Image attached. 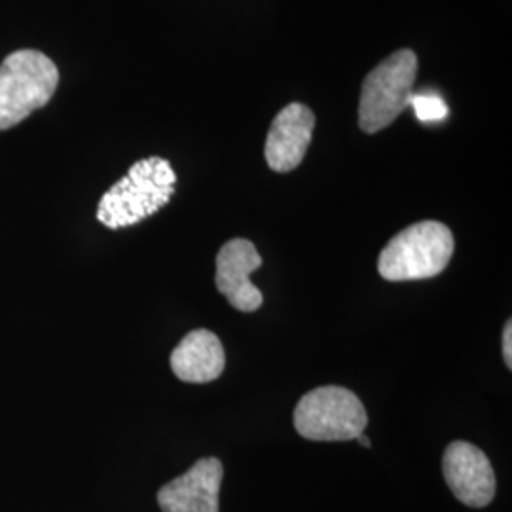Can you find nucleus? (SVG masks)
<instances>
[{
  "instance_id": "obj_1",
  "label": "nucleus",
  "mask_w": 512,
  "mask_h": 512,
  "mask_svg": "<svg viewBox=\"0 0 512 512\" xmlns=\"http://www.w3.org/2000/svg\"><path fill=\"white\" fill-rule=\"evenodd\" d=\"M175 183L177 175L164 158L139 160L124 179L105 192L97 207V220L110 230H118L148 219L171 202Z\"/></svg>"
},
{
  "instance_id": "obj_2",
  "label": "nucleus",
  "mask_w": 512,
  "mask_h": 512,
  "mask_svg": "<svg viewBox=\"0 0 512 512\" xmlns=\"http://www.w3.org/2000/svg\"><path fill=\"white\" fill-rule=\"evenodd\" d=\"M452 230L437 222L423 220L399 232L378 258V272L385 281H420L437 277L454 255Z\"/></svg>"
},
{
  "instance_id": "obj_3",
  "label": "nucleus",
  "mask_w": 512,
  "mask_h": 512,
  "mask_svg": "<svg viewBox=\"0 0 512 512\" xmlns=\"http://www.w3.org/2000/svg\"><path fill=\"white\" fill-rule=\"evenodd\" d=\"M59 84L54 61L38 50H18L0 63V131L21 124L50 103Z\"/></svg>"
},
{
  "instance_id": "obj_4",
  "label": "nucleus",
  "mask_w": 512,
  "mask_h": 512,
  "mask_svg": "<svg viewBox=\"0 0 512 512\" xmlns=\"http://www.w3.org/2000/svg\"><path fill=\"white\" fill-rule=\"evenodd\" d=\"M368 425L361 399L340 385H323L306 393L294 408L300 437L319 442L357 439Z\"/></svg>"
},
{
  "instance_id": "obj_5",
  "label": "nucleus",
  "mask_w": 512,
  "mask_h": 512,
  "mask_svg": "<svg viewBox=\"0 0 512 512\" xmlns=\"http://www.w3.org/2000/svg\"><path fill=\"white\" fill-rule=\"evenodd\" d=\"M418 57L412 50L389 55L366 74L359 103V126L365 133H376L393 124L410 107Z\"/></svg>"
},
{
  "instance_id": "obj_6",
  "label": "nucleus",
  "mask_w": 512,
  "mask_h": 512,
  "mask_svg": "<svg viewBox=\"0 0 512 512\" xmlns=\"http://www.w3.org/2000/svg\"><path fill=\"white\" fill-rule=\"evenodd\" d=\"M442 473L456 499L482 509L494 501L495 475L488 456L475 444L456 440L442 456Z\"/></svg>"
},
{
  "instance_id": "obj_7",
  "label": "nucleus",
  "mask_w": 512,
  "mask_h": 512,
  "mask_svg": "<svg viewBox=\"0 0 512 512\" xmlns=\"http://www.w3.org/2000/svg\"><path fill=\"white\" fill-rule=\"evenodd\" d=\"M262 266V256L249 239H232L222 245L217 255L215 285L232 308L243 313L256 311L264 296L251 283V274Z\"/></svg>"
},
{
  "instance_id": "obj_8",
  "label": "nucleus",
  "mask_w": 512,
  "mask_h": 512,
  "mask_svg": "<svg viewBox=\"0 0 512 512\" xmlns=\"http://www.w3.org/2000/svg\"><path fill=\"white\" fill-rule=\"evenodd\" d=\"M222 476L219 459H200L184 475L162 486L158 505L162 512H219Z\"/></svg>"
},
{
  "instance_id": "obj_9",
  "label": "nucleus",
  "mask_w": 512,
  "mask_h": 512,
  "mask_svg": "<svg viewBox=\"0 0 512 512\" xmlns=\"http://www.w3.org/2000/svg\"><path fill=\"white\" fill-rule=\"evenodd\" d=\"M315 128V114L302 103H291L274 118L266 139V162L277 173H289L302 164Z\"/></svg>"
},
{
  "instance_id": "obj_10",
  "label": "nucleus",
  "mask_w": 512,
  "mask_h": 512,
  "mask_svg": "<svg viewBox=\"0 0 512 512\" xmlns=\"http://www.w3.org/2000/svg\"><path fill=\"white\" fill-rule=\"evenodd\" d=\"M169 365L173 374L186 384H209L224 372L226 353L215 332L192 330L171 351Z\"/></svg>"
},
{
  "instance_id": "obj_11",
  "label": "nucleus",
  "mask_w": 512,
  "mask_h": 512,
  "mask_svg": "<svg viewBox=\"0 0 512 512\" xmlns=\"http://www.w3.org/2000/svg\"><path fill=\"white\" fill-rule=\"evenodd\" d=\"M410 107L416 110L420 122H439L448 116V107L435 93H420L412 95Z\"/></svg>"
},
{
  "instance_id": "obj_12",
  "label": "nucleus",
  "mask_w": 512,
  "mask_h": 512,
  "mask_svg": "<svg viewBox=\"0 0 512 512\" xmlns=\"http://www.w3.org/2000/svg\"><path fill=\"white\" fill-rule=\"evenodd\" d=\"M503 359L509 366V370L512 368V323L507 321L505 329H503Z\"/></svg>"
},
{
  "instance_id": "obj_13",
  "label": "nucleus",
  "mask_w": 512,
  "mask_h": 512,
  "mask_svg": "<svg viewBox=\"0 0 512 512\" xmlns=\"http://www.w3.org/2000/svg\"><path fill=\"white\" fill-rule=\"evenodd\" d=\"M357 440H359V442H361V444H363V446H365V448H370V439H368V437H365V435H363V433H361V435H359V437H357Z\"/></svg>"
}]
</instances>
